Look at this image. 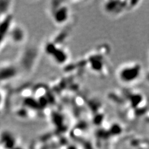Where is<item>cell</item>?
Here are the masks:
<instances>
[{"label": "cell", "mask_w": 149, "mask_h": 149, "mask_svg": "<svg viewBox=\"0 0 149 149\" xmlns=\"http://www.w3.org/2000/svg\"><path fill=\"white\" fill-rule=\"evenodd\" d=\"M141 73V67L136 63H128L120 67L118 70V77L125 83H130L137 80Z\"/></svg>", "instance_id": "1"}]
</instances>
